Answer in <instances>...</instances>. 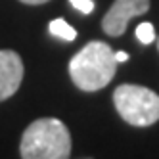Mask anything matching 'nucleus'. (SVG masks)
Here are the masks:
<instances>
[{"mask_svg":"<svg viewBox=\"0 0 159 159\" xmlns=\"http://www.w3.org/2000/svg\"><path fill=\"white\" fill-rule=\"evenodd\" d=\"M117 61L109 44L92 40L79 50L69 61V75L77 88L84 92H96L107 86L115 77Z\"/></svg>","mask_w":159,"mask_h":159,"instance_id":"1","label":"nucleus"},{"mask_svg":"<svg viewBox=\"0 0 159 159\" xmlns=\"http://www.w3.org/2000/svg\"><path fill=\"white\" fill-rule=\"evenodd\" d=\"M21 159H69L71 134L65 123L54 117L33 121L19 142Z\"/></svg>","mask_w":159,"mask_h":159,"instance_id":"2","label":"nucleus"},{"mask_svg":"<svg viewBox=\"0 0 159 159\" xmlns=\"http://www.w3.org/2000/svg\"><path fill=\"white\" fill-rule=\"evenodd\" d=\"M113 104L125 123L150 127L159 121V94L140 84H121L113 92Z\"/></svg>","mask_w":159,"mask_h":159,"instance_id":"3","label":"nucleus"},{"mask_svg":"<svg viewBox=\"0 0 159 159\" xmlns=\"http://www.w3.org/2000/svg\"><path fill=\"white\" fill-rule=\"evenodd\" d=\"M150 10V0H115L102 19V29L109 37H121L127 31L129 21L144 16Z\"/></svg>","mask_w":159,"mask_h":159,"instance_id":"4","label":"nucleus"},{"mask_svg":"<svg viewBox=\"0 0 159 159\" xmlns=\"http://www.w3.org/2000/svg\"><path fill=\"white\" fill-rule=\"evenodd\" d=\"M23 60L14 50H0V102L12 98L23 81Z\"/></svg>","mask_w":159,"mask_h":159,"instance_id":"5","label":"nucleus"},{"mask_svg":"<svg viewBox=\"0 0 159 159\" xmlns=\"http://www.w3.org/2000/svg\"><path fill=\"white\" fill-rule=\"evenodd\" d=\"M48 31H50V35L58 37V39H63V40H69V42L77 39V31L67 23L65 19H61V17L52 19L50 25H48Z\"/></svg>","mask_w":159,"mask_h":159,"instance_id":"6","label":"nucleus"},{"mask_svg":"<svg viewBox=\"0 0 159 159\" xmlns=\"http://www.w3.org/2000/svg\"><path fill=\"white\" fill-rule=\"evenodd\" d=\"M136 39H138L142 44H152L155 40V29H153V25L148 23V21L140 23L138 27H136Z\"/></svg>","mask_w":159,"mask_h":159,"instance_id":"7","label":"nucleus"},{"mask_svg":"<svg viewBox=\"0 0 159 159\" xmlns=\"http://www.w3.org/2000/svg\"><path fill=\"white\" fill-rule=\"evenodd\" d=\"M69 2L75 10H79V12L84 14V16L94 12V0H69Z\"/></svg>","mask_w":159,"mask_h":159,"instance_id":"8","label":"nucleus"},{"mask_svg":"<svg viewBox=\"0 0 159 159\" xmlns=\"http://www.w3.org/2000/svg\"><path fill=\"white\" fill-rule=\"evenodd\" d=\"M129 60V54L127 52H115V61L117 63H123V61H127Z\"/></svg>","mask_w":159,"mask_h":159,"instance_id":"9","label":"nucleus"},{"mask_svg":"<svg viewBox=\"0 0 159 159\" xmlns=\"http://www.w3.org/2000/svg\"><path fill=\"white\" fill-rule=\"evenodd\" d=\"M19 2H23V4H29V6H39V4H44V2H48V0H19Z\"/></svg>","mask_w":159,"mask_h":159,"instance_id":"10","label":"nucleus"},{"mask_svg":"<svg viewBox=\"0 0 159 159\" xmlns=\"http://www.w3.org/2000/svg\"><path fill=\"white\" fill-rule=\"evenodd\" d=\"M157 48H159V39H157Z\"/></svg>","mask_w":159,"mask_h":159,"instance_id":"11","label":"nucleus"}]
</instances>
